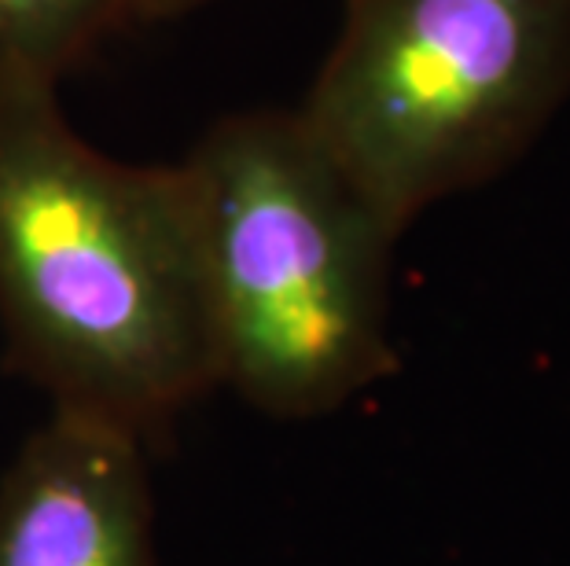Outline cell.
Here are the masks:
<instances>
[{"label":"cell","mask_w":570,"mask_h":566,"mask_svg":"<svg viewBox=\"0 0 570 566\" xmlns=\"http://www.w3.org/2000/svg\"><path fill=\"white\" fill-rule=\"evenodd\" d=\"M177 166L222 387L273 419H313L391 376V255L402 232L298 111L217 118Z\"/></svg>","instance_id":"obj_2"},{"label":"cell","mask_w":570,"mask_h":566,"mask_svg":"<svg viewBox=\"0 0 570 566\" xmlns=\"http://www.w3.org/2000/svg\"><path fill=\"white\" fill-rule=\"evenodd\" d=\"M203 4H214V0H140V19H144V27H151V22L177 19Z\"/></svg>","instance_id":"obj_6"},{"label":"cell","mask_w":570,"mask_h":566,"mask_svg":"<svg viewBox=\"0 0 570 566\" xmlns=\"http://www.w3.org/2000/svg\"><path fill=\"white\" fill-rule=\"evenodd\" d=\"M0 331L52 408L144 445L222 387L180 166L104 155L38 81H0Z\"/></svg>","instance_id":"obj_1"},{"label":"cell","mask_w":570,"mask_h":566,"mask_svg":"<svg viewBox=\"0 0 570 566\" xmlns=\"http://www.w3.org/2000/svg\"><path fill=\"white\" fill-rule=\"evenodd\" d=\"M570 100V0H343L295 111L394 232L504 177Z\"/></svg>","instance_id":"obj_3"},{"label":"cell","mask_w":570,"mask_h":566,"mask_svg":"<svg viewBox=\"0 0 570 566\" xmlns=\"http://www.w3.org/2000/svg\"><path fill=\"white\" fill-rule=\"evenodd\" d=\"M148 445L59 413L0 478V566H159Z\"/></svg>","instance_id":"obj_4"},{"label":"cell","mask_w":570,"mask_h":566,"mask_svg":"<svg viewBox=\"0 0 570 566\" xmlns=\"http://www.w3.org/2000/svg\"><path fill=\"white\" fill-rule=\"evenodd\" d=\"M132 27H144L140 0H0V81L59 86Z\"/></svg>","instance_id":"obj_5"}]
</instances>
